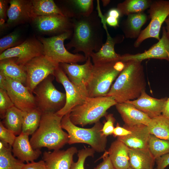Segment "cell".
Wrapping results in <instances>:
<instances>
[{
	"label": "cell",
	"instance_id": "6da1fadb",
	"mask_svg": "<svg viewBox=\"0 0 169 169\" xmlns=\"http://www.w3.org/2000/svg\"><path fill=\"white\" fill-rule=\"evenodd\" d=\"M74 27L70 41L66 46L74 49V53L83 52L87 59L92 53L98 52L103 45L104 30L98 12H93L89 16L72 19Z\"/></svg>",
	"mask_w": 169,
	"mask_h": 169
},
{
	"label": "cell",
	"instance_id": "7a4b0ae2",
	"mask_svg": "<svg viewBox=\"0 0 169 169\" xmlns=\"http://www.w3.org/2000/svg\"><path fill=\"white\" fill-rule=\"evenodd\" d=\"M125 62L124 68L106 95L113 97L117 103L135 100L146 89V82L141 62L131 60Z\"/></svg>",
	"mask_w": 169,
	"mask_h": 169
},
{
	"label": "cell",
	"instance_id": "3957f363",
	"mask_svg": "<svg viewBox=\"0 0 169 169\" xmlns=\"http://www.w3.org/2000/svg\"><path fill=\"white\" fill-rule=\"evenodd\" d=\"M62 118L54 113H43L39 126L30 140L34 149L60 150L68 143V134L61 126Z\"/></svg>",
	"mask_w": 169,
	"mask_h": 169
},
{
	"label": "cell",
	"instance_id": "277c9868",
	"mask_svg": "<svg viewBox=\"0 0 169 169\" xmlns=\"http://www.w3.org/2000/svg\"><path fill=\"white\" fill-rule=\"evenodd\" d=\"M117 103L110 96L88 97L83 104L71 110L70 120L74 125L82 126L95 124L105 116L108 109Z\"/></svg>",
	"mask_w": 169,
	"mask_h": 169
},
{
	"label": "cell",
	"instance_id": "5b68a950",
	"mask_svg": "<svg viewBox=\"0 0 169 169\" xmlns=\"http://www.w3.org/2000/svg\"><path fill=\"white\" fill-rule=\"evenodd\" d=\"M70 112L62 117L61 121L62 128L67 131L68 135V143L69 145L85 143L90 145L95 151L105 152L107 140V136L104 135L102 131L103 124L99 121L91 128L78 127L71 121Z\"/></svg>",
	"mask_w": 169,
	"mask_h": 169
},
{
	"label": "cell",
	"instance_id": "8992f818",
	"mask_svg": "<svg viewBox=\"0 0 169 169\" xmlns=\"http://www.w3.org/2000/svg\"><path fill=\"white\" fill-rule=\"evenodd\" d=\"M125 65V62L120 60L93 64L91 76L86 85L89 97L106 96Z\"/></svg>",
	"mask_w": 169,
	"mask_h": 169
},
{
	"label": "cell",
	"instance_id": "52a82bcc",
	"mask_svg": "<svg viewBox=\"0 0 169 169\" xmlns=\"http://www.w3.org/2000/svg\"><path fill=\"white\" fill-rule=\"evenodd\" d=\"M54 75H51L40 83L33 91L36 103L42 113H55L64 106L65 93L58 90L53 83Z\"/></svg>",
	"mask_w": 169,
	"mask_h": 169
},
{
	"label": "cell",
	"instance_id": "ba28073f",
	"mask_svg": "<svg viewBox=\"0 0 169 169\" xmlns=\"http://www.w3.org/2000/svg\"><path fill=\"white\" fill-rule=\"evenodd\" d=\"M73 33V31H69L49 38H38L43 45L44 55L59 64L86 61L87 59L84 55L71 53L64 46V41L72 36Z\"/></svg>",
	"mask_w": 169,
	"mask_h": 169
},
{
	"label": "cell",
	"instance_id": "9c48e42d",
	"mask_svg": "<svg viewBox=\"0 0 169 169\" xmlns=\"http://www.w3.org/2000/svg\"><path fill=\"white\" fill-rule=\"evenodd\" d=\"M149 8L148 13L151 21L147 26L141 31L134 42V45L136 48L139 47L144 40L149 38L160 40L161 27L169 15V0L152 1Z\"/></svg>",
	"mask_w": 169,
	"mask_h": 169
},
{
	"label": "cell",
	"instance_id": "30bf717a",
	"mask_svg": "<svg viewBox=\"0 0 169 169\" xmlns=\"http://www.w3.org/2000/svg\"><path fill=\"white\" fill-rule=\"evenodd\" d=\"M54 76L57 82L63 85L65 91V104L63 108L55 113L63 117L74 107L83 104L89 97L88 95L86 85H78L72 83L59 66L55 71Z\"/></svg>",
	"mask_w": 169,
	"mask_h": 169
},
{
	"label": "cell",
	"instance_id": "8fae6325",
	"mask_svg": "<svg viewBox=\"0 0 169 169\" xmlns=\"http://www.w3.org/2000/svg\"><path fill=\"white\" fill-rule=\"evenodd\" d=\"M27 73L25 86L33 92L42 81L55 71L59 66L44 55L36 57L25 65Z\"/></svg>",
	"mask_w": 169,
	"mask_h": 169
},
{
	"label": "cell",
	"instance_id": "7c38bea8",
	"mask_svg": "<svg viewBox=\"0 0 169 169\" xmlns=\"http://www.w3.org/2000/svg\"><path fill=\"white\" fill-rule=\"evenodd\" d=\"M44 55L43 46L38 39H27L19 45L8 49L1 54L0 60L16 58L17 64L25 66L33 59Z\"/></svg>",
	"mask_w": 169,
	"mask_h": 169
},
{
	"label": "cell",
	"instance_id": "4fadbf2b",
	"mask_svg": "<svg viewBox=\"0 0 169 169\" xmlns=\"http://www.w3.org/2000/svg\"><path fill=\"white\" fill-rule=\"evenodd\" d=\"M5 89L14 106L23 111L37 107L33 92L22 83L6 76Z\"/></svg>",
	"mask_w": 169,
	"mask_h": 169
},
{
	"label": "cell",
	"instance_id": "5bb4252c",
	"mask_svg": "<svg viewBox=\"0 0 169 169\" xmlns=\"http://www.w3.org/2000/svg\"><path fill=\"white\" fill-rule=\"evenodd\" d=\"M33 22L37 29L43 33L58 35L73 31L74 24L72 19L60 14L38 16Z\"/></svg>",
	"mask_w": 169,
	"mask_h": 169
},
{
	"label": "cell",
	"instance_id": "9a60e30c",
	"mask_svg": "<svg viewBox=\"0 0 169 169\" xmlns=\"http://www.w3.org/2000/svg\"><path fill=\"white\" fill-rule=\"evenodd\" d=\"M151 59H164L169 62V33L165 26L162 28L161 38L157 43L142 53L121 55L120 60L124 62L131 60L141 62Z\"/></svg>",
	"mask_w": 169,
	"mask_h": 169
},
{
	"label": "cell",
	"instance_id": "2e32d148",
	"mask_svg": "<svg viewBox=\"0 0 169 169\" xmlns=\"http://www.w3.org/2000/svg\"><path fill=\"white\" fill-rule=\"evenodd\" d=\"M8 9V18L6 26L12 27L28 21H33L35 17L33 14L31 1L12 0Z\"/></svg>",
	"mask_w": 169,
	"mask_h": 169
},
{
	"label": "cell",
	"instance_id": "e0dca14e",
	"mask_svg": "<svg viewBox=\"0 0 169 169\" xmlns=\"http://www.w3.org/2000/svg\"><path fill=\"white\" fill-rule=\"evenodd\" d=\"M77 148L72 146L66 150L44 151L43 159L47 169H70L73 162V156L78 153Z\"/></svg>",
	"mask_w": 169,
	"mask_h": 169
},
{
	"label": "cell",
	"instance_id": "ac0fdd59",
	"mask_svg": "<svg viewBox=\"0 0 169 169\" xmlns=\"http://www.w3.org/2000/svg\"><path fill=\"white\" fill-rule=\"evenodd\" d=\"M107 34L105 42L97 52H93L90 55L93 64L120 60L121 55L116 53L114 47L115 44L122 42L123 37L121 35L112 38L109 34L106 25L103 26Z\"/></svg>",
	"mask_w": 169,
	"mask_h": 169
},
{
	"label": "cell",
	"instance_id": "d6986e66",
	"mask_svg": "<svg viewBox=\"0 0 169 169\" xmlns=\"http://www.w3.org/2000/svg\"><path fill=\"white\" fill-rule=\"evenodd\" d=\"M91 57H88L83 64H76L60 63L59 66L67 76L69 80L78 85H86L92 74L93 64Z\"/></svg>",
	"mask_w": 169,
	"mask_h": 169
},
{
	"label": "cell",
	"instance_id": "ffe728a7",
	"mask_svg": "<svg viewBox=\"0 0 169 169\" xmlns=\"http://www.w3.org/2000/svg\"><path fill=\"white\" fill-rule=\"evenodd\" d=\"M167 98H154L149 96L144 90L137 99L126 102L133 105L152 118L161 115L164 105Z\"/></svg>",
	"mask_w": 169,
	"mask_h": 169
},
{
	"label": "cell",
	"instance_id": "44dd1931",
	"mask_svg": "<svg viewBox=\"0 0 169 169\" xmlns=\"http://www.w3.org/2000/svg\"><path fill=\"white\" fill-rule=\"evenodd\" d=\"M123 127L130 130L131 133L125 136L117 137V140L122 142L129 148H148L150 134L147 125L139 124L130 126L124 125Z\"/></svg>",
	"mask_w": 169,
	"mask_h": 169
},
{
	"label": "cell",
	"instance_id": "7402d4cb",
	"mask_svg": "<svg viewBox=\"0 0 169 169\" xmlns=\"http://www.w3.org/2000/svg\"><path fill=\"white\" fill-rule=\"evenodd\" d=\"M29 135L22 132L16 136L12 146L14 157L23 162L28 163L37 159L42 152L40 149H34L29 139Z\"/></svg>",
	"mask_w": 169,
	"mask_h": 169
},
{
	"label": "cell",
	"instance_id": "603a6c76",
	"mask_svg": "<svg viewBox=\"0 0 169 169\" xmlns=\"http://www.w3.org/2000/svg\"><path fill=\"white\" fill-rule=\"evenodd\" d=\"M115 106L126 125L143 124L147 126L151 120L146 114L127 102L117 103Z\"/></svg>",
	"mask_w": 169,
	"mask_h": 169
},
{
	"label": "cell",
	"instance_id": "cb8c5ba5",
	"mask_svg": "<svg viewBox=\"0 0 169 169\" xmlns=\"http://www.w3.org/2000/svg\"><path fill=\"white\" fill-rule=\"evenodd\" d=\"M128 150L129 147L120 141L111 143L107 151L116 169H128L130 166Z\"/></svg>",
	"mask_w": 169,
	"mask_h": 169
},
{
	"label": "cell",
	"instance_id": "d4e9b609",
	"mask_svg": "<svg viewBox=\"0 0 169 169\" xmlns=\"http://www.w3.org/2000/svg\"><path fill=\"white\" fill-rule=\"evenodd\" d=\"M128 151L130 167L134 169H153L156 159L148 148L129 147Z\"/></svg>",
	"mask_w": 169,
	"mask_h": 169
},
{
	"label": "cell",
	"instance_id": "484cf974",
	"mask_svg": "<svg viewBox=\"0 0 169 169\" xmlns=\"http://www.w3.org/2000/svg\"><path fill=\"white\" fill-rule=\"evenodd\" d=\"M68 8L61 9L69 18L78 19L90 15L94 11L92 0H69L65 1Z\"/></svg>",
	"mask_w": 169,
	"mask_h": 169
},
{
	"label": "cell",
	"instance_id": "4316f807",
	"mask_svg": "<svg viewBox=\"0 0 169 169\" xmlns=\"http://www.w3.org/2000/svg\"><path fill=\"white\" fill-rule=\"evenodd\" d=\"M16 58H11L0 60V71L13 80L25 84L27 73L25 66L17 64Z\"/></svg>",
	"mask_w": 169,
	"mask_h": 169
},
{
	"label": "cell",
	"instance_id": "83f0119b",
	"mask_svg": "<svg viewBox=\"0 0 169 169\" xmlns=\"http://www.w3.org/2000/svg\"><path fill=\"white\" fill-rule=\"evenodd\" d=\"M147 19L144 12L130 14L127 16L122 25V29L126 38H137L141 32V28Z\"/></svg>",
	"mask_w": 169,
	"mask_h": 169
},
{
	"label": "cell",
	"instance_id": "f1b7e54d",
	"mask_svg": "<svg viewBox=\"0 0 169 169\" xmlns=\"http://www.w3.org/2000/svg\"><path fill=\"white\" fill-rule=\"evenodd\" d=\"M23 112L22 132L32 135L38 128L42 113L38 108Z\"/></svg>",
	"mask_w": 169,
	"mask_h": 169
},
{
	"label": "cell",
	"instance_id": "f546056e",
	"mask_svg": "<svg viewBox=\"0 0 169 169\" xmlns=\"http://www.w3.org/2000/svg\"><path fill=\"white\" fill-rule=\"evenodd\" d=\"M152 2L150 0H125L119 3L116 8L120 17L131 14L143 12L148 8Z\"/></svg>",
	"mask_w": 169,
	"mask_h": 169
},
{
	"label": "cell",
	"instance_id": "4dcf8cb0",
	"mask_svg": "<svg viewBox=\"0 0 169 169\" xmlns=\"http://www.w3.org/2000/svg\"><path fill=\"white\" fill-rule=\"evenodd\" d=\"M23 116V111L14 106L7 110L4 118L5 127L16 136L19 135L22 132Z\"/></svg>",
	"mask_w": 169,
	"mask_h": 169
},
{
	"label": "cell",
	"instance_id": "1f68e13d",
	"mask_svg": "<svg viewBox=\"0 0 169 169\" xmlns=\"http://www.w3.org/2000/svg\"><path fill=\"white\" fill-rule=\"evenodd\" d=\"M150 134L169 140V119L161 115L151 118L147 125Z\"/></svg>",
	"mask_w": 169,
	"mask_h": 169
},
{
	"label": "cell",
	"instance_id": "d6a6232c",
	"mask_svg": "<svg viewBox=\"0 0 169 169\" xmlns=\"http://www.w3.org/2000/svg\"><path fill=\"white\" fill-rule=\"evenodd\" d=\"M31 1L33 11L35 18L38 16L56 14L64 16L61 9L53 0Z\"/></svg>",
	"mask_w": 169,
	"mask_h": 169
},
{
	"label": "cell",
	"instance_id": "836d02e7",
	"mask_svg": "<svg viewBox=\"0 0 169 169\" xmlns=\"http://www.w3.org/2000/svg\"><path fill=\"white\" fill-rule=\"evenodd\" d=\"M12 150L9 145L0 149V169H22L24 163L12 155Z\"/></svg>",
	"mask_w": 169,
	"mask_h": 169
},
{
	"label": "cell",
	"instance_id": "e575fe53",
	"mask_svg": "<svg viewBox=\"0 0 169 169\" xmlns=\"http://www.w3.org/2000/svg\"><path fill=\"white\" fill-rule=\"evenodd\" d=\"M148 148L156 160L169 153V140L160 139L150 134Z\"/></svg>",
	"mask_w": 169,
	"mask_h": 169
},
{
	"label": "cell",
	"instance_id": "d590c367",
	"mask_svg": "<svg viewBox=\"0 0 169 169\" xmlns=\"http://www.w3.org/2000/svg\"><path fill=\"white\" fill-rule=\"evenodd\" d=\"M21 36L19 31H13L0 39V54L6 50L15 47L20 43Z\"/></svg>",
	"mask_w": 169,
	"mask_h": 169
},
{
	"label": "cell",
	"instance_id": "8d00e7d4",
	"mask_svg": "<svg viewBox=\"0 0 169 169\" xmlns=\"http://www.w3.org/2000/svg\"><path fill=\"white\" fill-rule=\"evenodd\" d=\"M95 151L91 148L86 147L78 151V160L76 162H73L70 169H84L86 159L89 156H93Z\"/></svg>",
	"mask_w": 169,
	"mask_h": 169
},
{
	"label": "cell",
	"instance_id": "74e56055",
	"mask_svg": "<svg viewBox=\"0 0 169 169\" xmlns=\"http://www.w3.org/2000/svg\"><path fill=\"white\" fill-rule=\"evenodd\" d=\"M14 106L6 90L0 89V116L4 118L7 110Z\"/></svg>",
	"mask_w": 169,
	"mask_h": 169
},
{
	"label": "cell",
	"instance_id": "f35d334b",
	"mask_svg": "<svg viewBox=\"0 0 169 169\" xmlns=\"http://www.w3.org/2000/svg\"><path fill=\"white\" fill-rule=\"evenodd\" d=\"M16 136L14 133L6 127L2 122H0V140L12 146Z\"/></svg>",
	"mask_w": 169,
	"mask_h": 169
},
{
	"label": "cell",
	"instance_id": "ab89813d",
	"mask_svg": "<svg viewBox=\"0 0 169 169\" xmlns=\"http://www.w3.org/2000/svg\"><path fill=\"white\" fill-rule=\"evenodd\" d=\"M106 120L104 123L102 129L103 135L106 136L113 134L115 128L114 124L115 121V119L113 114H107L105 116Z\"/></svg>",
	"mask_w": 169,
	"mask_h": 169
},
{
	"label": "cell",
	"instance_id": "60d3db41",
	"mask_svg": "<svg viewBox=\"0 0 169 169\" xmlns=\"http://www.w3.org/2000/svg\"><path fill=\"white\" fill-rule=\"evenodd\" d=\"M102 157L103 161L94 169H116L109 157L107 151H105Z\"/></svg>",
	"mask_w": 169,
	"mask_h": 169
},
{
	"label": "cell",
	"instance_id": "b9f144b4",
	"mask_svg": "<svg viewBox=\"0 0 169 169\" xmlns=\"http://www.w3.org/2000/svg\"><path fill=\"white\" fill-rule=\"evenodd\" d=\"M22 169H47V167L43 160L37 162L33 161L24 164Z\"/></svg>",
	"mask_w": 169,
	"mask_h": 169
},
{
	"label": "cell",
	"instance_id": "7bdbcfd3",
	"mask_svg": "<svg viewBox=\"0 0 169 169\" xmlns=\"http://www.w3.org/2000/svg\"><path fill=\"white\" fill-rule=\"evenodd\" d=\"M131 133V131L125 128L121 127L118 123H117L115 127L113 135L114 137H122L126 136Z\"/></svg>",
	"mask_w": 169,
	"mask_h": 169
},
{
	"label": "cell",
	"instance_id": "ee69618b",
	"mask_svg": "<svg viewBox=\"0 0 169 169\" xmlns=\"http://www.w3.org/2000/svg\"><path fill=\"white\" fill-rule=\"evenodd\" d=\"M156 169H165L169 165V153L156 159Z\"/></svg>",
	"mask_w": 169,
	"mask_h": 169
},
{
	"label": "cell",
	"instance_id": "f6af8a7d",
	"mask_svg": "<svg viewBox=\"0 0 169 169\" xmlns=\"http://www.w3.org/2000/svg\"><path fill=\"white\" fill-rule=\"evenodd\" d=\"M7 1L5 0H0V23L1 27L4 26L7 15Z\"/></svg>",
	"mask_w": 169,
	"mask_h": 169
},
{
	"label": "cell",
	"instance_id": "bcb514c9",
	"mask_svg": "<svg viewBox=\"0 0 169 169\" xmlns=\"http://www.w3.org/2000/svg\"><path fill=\"white\" fill-rule=\"evenodd\" d=\"M100 16L103 19L106 24L110 26L114 27L119 26V19L113 17L103 15L101 13H100Z\"/></svg>",
	"mask_w": 169,
	"mask_h": 169
},
{
	"label": "cell",
	"instance_id": "7dc6e473",
	"mask_svg": "<svg viewBox=\"0 0 169 169\" xmlns=\"http://www.w3.org/2000/svg\"><path fill=\"white\" fill-rule=\"evenodd\" d=\"M161 115L169 119V98H168L165 102L162 112Z\"/></svg>",
	"mask_w": 169,
	"mask_h": 169
},
{
	"label": "cell",
	"instance_id": "c3c4849f",
	"mask_svg": "<svg viewBox=\"0 0 169 169\" xmlns=\"http://www.w3.org/2000/svg\"><path fill=\"white\" fill-rule=\"evenodd\" d=\"M105 15L113 17L118 19L120 17V13L116 8L110 9Z\"/></svg>",
	"mask_w": 169,
	"mask_h": 169
},
{
	"label": "cell",
	"instance_id": "681fc988",
	"mask_svg": "<svg viewBox=\"0 0 169 169\" xmlns=\"http://www.w3.org/2000/svg\"><path fill=\"white\" fill-rule=\"evenodd\" d=\"M6 76L4 74L0 71V89L5 90Z\"/></svg>",
	"mask_w": 169,
	"mask_h": 169
},
{
	"label": "cell",
	"instance_id": "f907efd6",
	"mask_svg": "<svg viewBox=\"0 0 169 169\" xmlns=\"http://www.w3.org/2000/svg\"><path fill=\"white\" fill-rule=\"evenodd\" d=\"M166 24L165 27L167 32L169 33V15L166 19L165 21Z\"/></svg>",
	"mask_w": 169,
	"mask_h": 169
},
{
	"label": "cell",
	"instance_id": "816d5d0a",
	"mask_svg": "<svg viewBox=\"0 0 169 169\" xmlns=\"http://www.w3.org/2000/svg\"><path fill=\"white\" fill-rule=\"evenodd\" d=\"M103 5L104 7H105L108 5L110 2V0H102Z\"/></svg>",
	"mask_w": 169,
	"mask_h": 169
},
{
	"label": "cell",
	"instance_id": "f5cc1de1",
	"mask_svg": "<svg viewBox=\"0 0 169 169\" xmlns=\"http://www.w3.org/2000/svg\"><path fill=\"white\" fill-rule=\"evenodd\" d=\"M128 169H134L131 167L130 166Z\"/></svg>",
	"mask_w": 169,
	"mask_h": 169
},
{
	"label": "cell",
	"instance_id": "db71d44e",
	"mask_svg": "<svg viewBox=\"0 0 169 169\" xmlns=\"http://www.w3.org/2000/svg\"><path fill=\"white\" fill-rule=\"evenodd\" d=\"M155 169H156V168H155Z\"/></svg>",
	"mask_w": 169,
	"mask_h": 169
}]
</instances>
